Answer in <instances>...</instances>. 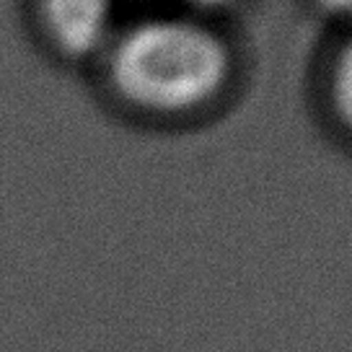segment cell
Wrapping results in <instances>:
<instances>
[{
  "mask_svg": "<svg viewBox=\"0 0 352 352\" xmlns=\"http://www.w3.org/2000/svg\"><path fill=\"white\" fill-rule=\"evenodd\" d=\"M319 3L331 13H352V0H319Z\"/></svg>",
  "mask_w": 352,
  "mask_h": 352,
  "instance_id": "277c9868",
  "label": "cell"
},
{
  "mask_svg": "<svg viewBox=\"0 0 352 352\" xmlns=\"http://www.w3.org/2000/svg\"><path fill=\"white\" fill-rule=\"evenodd\" d=\"M202 3H215V0H202Z\"/></svg>",
  "mask_w": 352,
  "mask_h": 352,
  "instance_id": "5b68a950",
  "label": "cell"
},
{
  "mask_svg": "<svg viewBox=\"0 0 352 352\" xmlns=\"http://www.w3.org/2000/svg\"><path fill=\"white\" fill-rule=\"evenodd\" d=\"M114 0H36L44 36L67 57L104 52L111 32Z\"/></svg>",
  "mask_w": 352,
  "mask_h": 352,
  "instance_id": "7a4b0ae2",
  "label": "cell"
},
{
  "mask_svg": "<svg viewBox=\"0 0 352 352\" xmlns=\"http://www.w3.org/2000/svg\"><path fill=\"white\" fill-rule=\"evenodd\" d=\"M327 96H329L334 120L352 135V34L340 44L337 55L331 60Z\"/></svg>",
  "mask_w": 352,
  "mask_h": 352,
  "instance_id": "3957f363",
  "label": "cell"
},
{
  "mask_svg": "<svg viewBox=\"0 0 352 352\" xmlns=\"http://www.w3.org/2000/svg\"><path fill=\"white\" fill-rule=\"evenodd\" d=\"M111 94L151 117H184L226 91L233 52L226 36L189 16L145 19L104 47Z\"/></svg>",
  "mask_w": 352,
  "mask_h": 352,
  "instance_id": "6da1fadb",
  "label": "cell"
}]
</instances>
